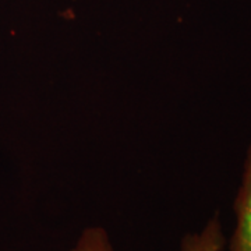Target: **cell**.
Masks as SVG:
<instances>
[{"mask_svg":"<svg viewBox=\"0 0 251 251\" xmlns=\"http://www.w3.org/2000/svg\"><path fill=\"white\" fill-rule=\"evenodd\" d=\"M69 251H115L103 227L90 226L82 230L75 246Z\"/></svg>","mask_w":251,"mask_h":251,"instance_id":"obj_3","label":"cell"},{"mask_svg":"<svg viewBox=\"0 0 251 251\" xmlns=\"http://www.w3.org/2000/svg\"><path fill=\"white\" fill-rule=\"evenodd\" d=\"M225 234L219 214L216 212L197 233L186 234L180 243V251H222Z\"/></svg>","mask_w":251,"mask_h":251,"instance_id":"obj_2","label":"cell"},{"mask_svg":"<svg viewBox=\"0 0 251 251\" xmlns=\"http://www.w3.org/2000/svg\"><path fill=\"white\" fill-rule=\"evenodd\" d=\"M234 215L236 225L229 242V251H251V145L234 200Z\"/></svg>","mask_w":251,"mask_h":251,"instance_id":"obj_1","label":"cell"}]
</instances>
